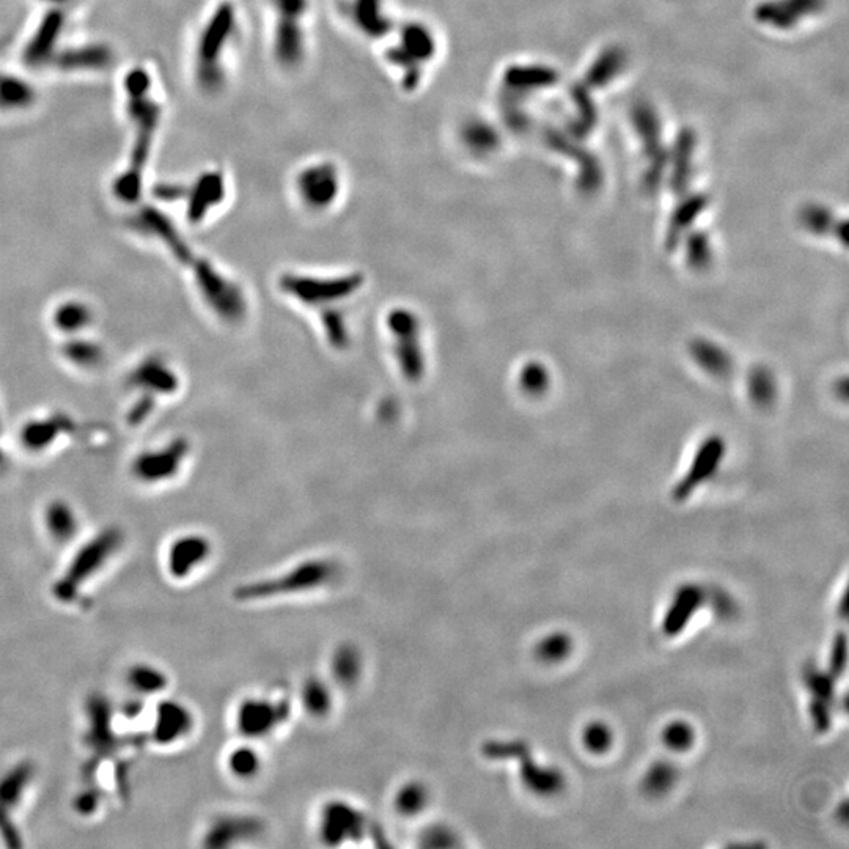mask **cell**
Here are the masks:
<instances>
[{
  "label": "cell",
  "instance_id": "cell-1",
  "mask_svg": "<svg viewBox=\"0 0 849 849\" xmlns=\"http://www.w3.org/2000/svg\"><path fill=\"white\" fill-rule=\"evenodd\" d=\"M339 574V566L334 560L309 559L291 566L287 571L272 578L257 579L236 587L233 596L236 601L254 603V601L274 600L277 596L301 595L315 592L324 585L331 584Z\"/></svg>",
  "mask_w": 849,
  "mask_h": 849
},
{
  "label": "cell",
  "instance_id": "cell-2",
  "mask_svg": "<svg viewBox=\"0 0 849 849\" xmlns=\"http://www.w3.org/2000/svg\"><path fill=\"white\" fill-rule=\"evenodd\" d=\"M120 546L122 533L117 530H106L89 543H85L73 555L62 576L52 585L54 598L65 604L78 600L85 585L104 570V566L114 557Z\"/></svg>",
  "mask_w": 849,
  "mask_h": 849
},
{
  "label": "cell",
  "instance_id": "cell-3",
  "mask_svg": "<svg viewBox=\"0 0 849 849\" xmlns=\"http://www.w3.org/2000/svg\"><path fill=\"white\" fill-rule=\"evenodd\" d=\"M290 714L291 705L287 697H246L236 706V732L247 741L266 739L287 724Z\"/></svg>",
  "mask_w": 849,
  "mask_h": 849
},
{
  "label": "cell",
  "instance_id": "cell-4",
  "mask_svg": "<svg viewBox=\"0 0 849 849\" xmlns=\"http://www.w3.org/2000/svg\"><path fill=\"white\" fill-rule=\"evenodd\" d=\"M35 774L34 763L23 760L0 776V838L8 848L23 846V835L13 820V813L23 802Z\"/></svg>",
  "mask_w": 849,
  "mask_h": 849
},
{
  "label": "cell",
  "instance_id": "cell-5",
  "mask_svg": "<svg viewBox=\"0 0 849 849\" xmlns=\"http://www.w3.org/2000/svg\"><path fill=\"white\" fill-rule=\"evenodd\" d=\"M370 818L356 805L334 799L323 805L318 815V835L329 846L359 842L370 831Z\"/></svg>",
  "mask_w": 849,
  "mask_h": 849
},
{
  "label": "cell",
  "instance_id": "cell-6",
  "mask_svg": "<svg viewBox=\"0 0 849 849\" xmlns=\"http://www.w3.org/2000/svg\"><path fill=\"white\" fill-rule=\"evenodd\" d=\"M361 285L362 277L359 274L335 277V279L302 276H285L282 279L283 290L298 298L299 301L312 304V306L339 301L350 296L357 288H361Z\"/></svg>",
  "mask_w": 849,
  "mask_h": 849
},
{
  "label": "cell",
  "instance_id": "cell-7",
  "mask_svg": "<svg viewBox=\"0 0 849 849\" xmlns=\"http://www.w3.org/2000/svg\"><path fill=\"white\" fill-rule=\"evenodd\" d=\"M195 728V716L191 708L178 700H162L155 711L151 725V743L159 747H170L191 736Z\"/></svg>",
  "mask_w": 849,
  "mask_h": 849
},
{
  "label": "cell",
  "instance_id": "cell-8",
  "mask_svg": "<svg viewBox=\"0 0 849 849\" xmlns=\"http://www.w3.org/2000/svg\"><path fill=\"white\" fill-rule=\"evenodd\" d=\"M389 326L398 339L397 357L406 378L419 379L425 370L422 346L419 345V321L406 310H395L389 317Z\"/></svg>",
  "mask_w": 849,
  "mask_h": 849
},
{
  "label": "cell",
  "instance_id": "cell-9",
  "mask_svg": "<svg viewBox=\"0 0 849 849\" xmlns=\"http://www.w3.org/2000/svg\"><path fill=\"white\" fill-rule=\"evenodd\" d=\"M211 551L213 546L203 535H195V533L183 535L172 541L167 549V573L175 581H186L208 563Z\"/></svg>",
  "mask_w": 849,
  "mask_h": 849
},
{
  "label": "cell",
  "instance_id": "cell-10",
  "mask_svg": "<svg viewBox=\"0 0 849 849\" xmlns=\"http://www.w3.org/2000/svg\"><path fill=\"white\" fill-rule=\"evenodd\" d=\"M89 728L85 733V744L95 755H109L115 747L114 725H112V710L104 697L93 695L87 706Z\"/></svg>",
  "mask_w": 849,
  "mask_h": 849
},
{
  "label": "cell",
  "instance_id": "cell-11",
  "mask_svg": "<svg viewBox=\"0 0 849 849\" xmlns=\"http://www.w3.org/2000/svg\"><path fill=\"white\" fill-rule=\"evenodd\" d=\"M823 7V0H771L758 7L757 18L761 23L790 29L807 15H813Z\"/></svg>",
  "mask_w": 849,
  "mask_h": 849
},
{
  "label": "cell",
  "instance_id": "cell-12",
  "mask_svg": "<svg viewBox=\"0 0 849 849\" xmlns=\"http://www.w3.org/2000/svg\"><path fill=\"white\" fill-rule=\"evenodd\" d=\"M258 821L249 816H224L205 835V846L222 848L258 834Z\"/></svg>",
  "mask_w": 849,
  "mask_h": 849
},
{
  "label": "cell",
  "instance_id": "cell-13",
  "mask_svg": "<svg viewBox=\"0 0 849 849\" xmlns=\"http://www.w3.org/2000/svg\"><path fill=\"white\" fill-rule=\"evenodd\" d=\"M521 760V779L529 790L537 794L557 793L563 787V776L551 768H541L529 757V749L518 755Z\"/></svg>",
  "mask_w": 849,
  "mask_h": 849
},
{
  "label": "cell",
  "instance_id": "cell-14",
  "mask_svg": "<svg viewBox=\"0 0 849 849\" xmlns=\"http://www.w3.org/2000/svg\"><path fill=\"white\" fill-rule=\"evenodd\" d=\"M702 603L703 595L697 587H683L675 596V601L664 618V633L669 636L680 633Z\"/></svg>",
  "mask_w": 849,
  "mask_h": 849
},
{
  "label": "cell",
  "instance_id": "cell-15",
  "mask_svg": "<svg viewBox=\"0 0 849 849\" xmlns=\"http://www.w3.org/2000/svg\"><path fill=\"white\" fill-rule=\"evenodd\" d=\"M364 669V659L361 650L351 644H343L335 648L331 658V672L335 683L343 688H350L359 681Z\"/></svg>",
  "mask_w": 849,
  "mask_h": 849
},
{
  "label": "cell",
  "instance_id": "cell-16",
  "mask_svg": "<svg viewBox=\"0 0 849 849\" xmlns=\"http://www.w3.org/2000/svg\"><path fill=\"white\" fill-rule=\"evenodd\" d=\"M126 683L140 697H153L166 691L169 686V677L159 667L147 662H139L129 667Z\"/></svg>",
  "mask_w": 849,
  "mask_h": 849
},
{
  "label": "cell",
  "instance_id": "cell-17",
  "mask_svg": "<svg viewBox=\"0 0 849 849\" xmlns=\"http://www.w3.org/2000/svg\"><path fill=\"white\" fill-rule=\"evenodd\" d=\"M430 801V788L420 780H409L395 791V812L405 818H416L425 812Z\"/></svg>",
  "mask_w": 849,
  "mask_h": 849
},
{
  "label": "cell",
  "instance_id": "cell-18",
  "mask_svg": "<svg viewBox=\"0 0 849 849\" xmlns=\"http://www.w3.org/2000/svg\"><path fill=\"white\" fill-rule=\"evenodd\" d=\"M301 703L307 714L312 717L328 716L334 706V694L331 686L318 677H310L304 681L301 689Z\"/></svg>",
  "mask_w": 849,
  "mask_h": 849
},
{
  "label": "cell",
  "instance_id": "cell-19",
  "mask_svg": "<svg viewBox=\"0 0 849 849\" xmlns=\"http://www.w3.org/2000/svg\"><path fill=\"white\" fill-rule=\"evenodd\" d=\"M225 765H227L230 776L235 777V779L252 780L260 774L263 760H261L260 752L254 746L243 744V746L230 750Z\"/></svg>",
  "mask_w": 849,
  "mask_h": 849
},
{
  "label": "cell",
  "instance_id": "cell-20",
  "mask_svg": "<svg viewBox=\"0 0 849 849\" xmlns=\"http://www.w3.org/2000/svg\"><path fill=\"white\" fill-rule=\"evenodd\" d=\"M46 527L49 537L56 543H68L78 532V519L67 505L54 504L46 513Z\"/></svg>",
  "mask_w": 849,
  "mask_h": 849
},
{
  "label": "cell",
  "instance_id": "cell-21",
  "mask_svg": "<svg viewBox=\"0 0 849 849\" xmlns=\"http://www.w3.org/2000/svg\"><path fill=\"white\" fill-rule=\"evenodd\" d=\"M337 181L332 178L331 173L315 172L307 173L306 178L302 180V192L304 197L309 200L312 205H328L334 199L335 188Z\"/></svg>",
  "mask_w": 849,
  "mask_h": 849
},
{
  "label": "cell",
  "instance_id": "cell-22",
  "mask_svg": "<svg viewBox=\"0 0 849 849\" xmlns=\"http://www.w3.org/2000/svg\"><path fill=\"white\" fill-rule=\"evenodd\" d=\"M634 120H636L637 128H639L640 136L644 140L645 148L650 153L658 155L661 147H659V123L656 115L653 114L650 107L639 106L636 115H634Z\"/></svg>",
  "mask_w": 849,
  "mask_h": 849
},
{
  "label": "cell",
  "instance_id": "cell-23",
  "mask_svg": "<svg viewBox=\"0 0 849 849\" xmlns=\"http://www.w3.org/2000/svg\"><path fill=\"white\" fill-rule=\"evenodd\" d=\"M805 684L812 692L813 699L826 702L831 705L834 699V677L831 673H823L820 670L809 669L805 672Z\"/></svg>",
  "mask_w": 849,
  "mask_h": 849
},
{
  "label": "cell",
  "instance_id": "cell-24",
  "mask_svg": "<svg viewBox=\"0 0 849 849\" xmlns=\"http://www.w3.org/2000/svg\"><path fill=\"white\" fill-rule=\"evenodd\" d=\"M622 63L623 57L620 52L615 51V49L606 52V54H604V56L601 57L595 65H593L592 71L589 73L590 84H606L607 79L614 78L615 74L620 71Z\"/></svg>",
  "mask_w": 849,
  "mask_h": 849
},
{
  "label": "cell",
  "instance_id": "cell-25",
  "mask_svg": "<svg viewBox=\"0 0 849 849\" xmlns=\"http://www.w3.org/2000/svg\"><path fill=\"white\" fill-rule=\"evenodd\" d=\"M571 650V640L565 634H552L541 640L538 645V656L546 662H559L565 658Z\"/></svg>",
  "mask_w": 849,
  "mask_h": 849
},
{
  "label": "cell",
  "instance_id": "cell-26",
  "mask_svg": "<svg viewBox=\"0 0 849 849\" xmlns=\"http://www.w3.org/2000/svg\"><path fill=\"white\" fill-rule=\"evenodd\" d=\"M673 780H675V771H673L672 766L659 763V765L653 766L645 777V788L651 794L666 793L672 787Z\"/></svg>",
  "mask_w": 849,
  "mask_h": 849
},
{
  "label": "cell",
  "instance_id": "cell-27",
  "mask_svg": "<svg viewBox=\"0 0 849 849\" xmlns=\"http://www.w3.org/2000/svg\"><path fill=\"white\" fill-rule=\"evenodd\" d=\"M664 741H666L670 749L683 752V750H688L691 744L694 743V732L684 722H673V724H670L666 728V732H664Z\"/></svg>",
  "mask_w": 849,
  "mask_h": 849
},
{
  "label": "cell",
  "instance_id": "cell-28",
  "mask_svg": "<svg viewBox=\"0 0 849 849\" xmlns=\"http://www.w3.org/2000/svg\"><path fill=\"white\" fill-rule=\"evenodd\" d=\"M584 744L587 749L603 754L612 744V733L603 724H592L585 728Z\"/></svg>",
  "mask_w": 849,
  "mask_h": 849
},
{
  "label": "cell",
  "instance_id": "cell-29",
  "mask_svg": "<svg viewBox=\"0 0 849 849\" xmlns=\"http://www.w3.org/2000/svg\"><path fill=\"white\" fill-rule=\"evenodd\" d=\"M422 845L438 848V846H458L460 842L450 827L431 826L422 834Z\"/></svg>",
  "mask_w": 849,
  "mask_h": 849
},
{
  "label": "cell",
  "instance_id": "cell-30",
  "mask_svg": "<svg viewBox=\"0 0 849 849\" xmlns=\"http://www.w3.org/2000/svg\"><path fill=\"white\" fill-rule=\"evenodd\" d=\"M101 798L103 796H101L98 787H92L90 785V787L85 788V790H82L76 796V799H74V809L84 816L93 815L98 810V807H100Z\"/></svg>",
  "mask_w": 849,
  "mask_h": 849
},
{
  "label": "cell",
  "instance_id": "cell-31",
  "mask_svg": "<svg viewBox=\"0 0 849 849\" xmlns=\"http://www.w3.org/2000/svg\"><path fill=\"white\" fill-rule=\"evenodd\" d=\"M846 667V637L840 633L835 637L834 645H832L831 653V675L838 677L842 675Z\"/></svg>",
  "mask_w": 849,
  "mask_h": 849
},
{
  "label": "cell",
  "instance_id": "cell-32",
  "mask_svg": "<svg viewBox=\"0 0 849 849\" xmlns=\"http://www.w3.org/2000/svg\"><path fill=\"white\" fill-rule=\"evenodd\" d=\"M810 714H812L815 727L820 732H827L829 730V727H831V713H829V705L826 702L813 699L812 705H810Z\"/></svg>",
  "mask_w": 849,
  "mask_h": 849
},
{
  "label": "cell",
  "instance_id": "cell-33",
  "mask_svg": "<svg viewBox=\"0 0 849 849\" xmlns=\"http://www.w3.org/2000/svg\"><path fill=\"white\" fill-rule=\"evenodd\" d=\"M140 713H142V703L139 700H133L123 708V716L128 717V719H136L140 716Z\"/></svg>",
  "mask_w": 849,
  "mask_h": 849
}]
</instances>
